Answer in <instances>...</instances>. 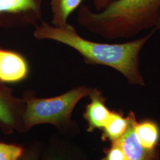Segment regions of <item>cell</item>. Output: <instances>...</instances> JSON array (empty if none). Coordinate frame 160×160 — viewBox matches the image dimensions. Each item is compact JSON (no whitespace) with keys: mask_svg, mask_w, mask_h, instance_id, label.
Here are the masks:
<instances>
[{"mask_svg":"<svg viewBox=\"0 0 160 160\" xmlns=\"http://www.w3.org/2000/svg\"><path fill=\"white\" fill-rule=\"evenodd\" d=\"M29 74V63L23 55L0 48L1 82L4 84L20 82Z\"/></svg>","mask_w":160,"mask_h":160,"instance_id":"cell-6","label":"cell"},{"mask_svg":"<svg viewBox=\"0 0 160 160\" xmlns=\"http://www.w3.org/2000/svg\"><path fill=\"white\" fill-rule=\"evenodd\" d=\"M42 0H0V28L38 25L42 20Z\"/></svg>","mask_w":160,"mask_h":160,"instance_id":"cell-4","label":"cell"},{"mask_svg":"<svg viewBox=\"0 0 160 160\" xmlns=\"http://www.w3.org/2000/svg\"><path fill=\"white\" fill-rule=\"evenodd\" d=\"M156 30L151 29L142 37L125 43H106L82 38L69 24L63 28H56L42 22L35 26L33 36L38 40H54L69 46L80 53L87 64L109 67L122 75L128 84L144 86L140 53Z\"/></svg>","mask_w":160,"mask_h":160,"instance_id":"cell-1","label":"cell"},{"mask_svg":"<svg viewBox=\"0 0 160 160\" xmlns=\"http://www.w3.org/2000/svg\"><path fill=\"white\" fill-rule=\"evenodd\" d=\"M84 0H51L52 26L63 28L68 24V19Z\"/></svg>","mask_w":160,"mask_h":160,"instance_id":"cell-9","label":"cell"},{"mask_svg":"<svg viewBox=\"0 0 160 160\" xmlns=\"http://www.w3.org/2000/svg\"><path fill=\"white\" fill-rule=\"evenodd\" d=\"M20 160H35V159H34V155H28L23 157V158H20Z\"/></svg>","mask_w":160,"mask_h":160,"instance_id":"cell-16","label":"cell"},{"mask_svg":"<svg viewBox=\"0 0 160 160\" xmlns=\"http://www.w3.org/2000/svg\"><path fill=\"white\" fill-rule=\"evenodd\" d=\"M135 132L143 147L149 151L155 149L160 139V129L154 122L145 120L135 124Z\"/></svg>","mask_w":160,"mask_h":160,"instance_id":"cell-10","label":"cell"},{"mask_svg":"<svg viewBox=\"0 0 160 160\" xmlns=\"http://www.w3.org/2000/svg\"><path fill=\"white\" fill-rule=\"evenodd\" d=\"M160 11V0H113L99 12L81 6L77 22L105 39H128L155 28Z\"/></svg>","mask_w":160,"mask_h":160,"instance_id":"cell-2","label":"cell"},{"mask_svg":"<svg viewBox=\"0 0 160 160\" xmlns=\"http://www.w3.org/2000/svg\"><path fill=\"white\" fill-rule=\"evenodd\" d=\"M155 28L157 29V30H159L160 31V11L159 14H158V17H157V22H156Z\"/></svg>","mask_w":160,"mask_h":160,"instance_id":"cell-15","label":"cell"},{"mask_svg":"<svg viewBox=\"0 0 160 160\" xmlns=\"http://www.w3.org/2000/svg\"><path fill=\"white\" fill-rule=\"evenodd\" d=\"M129 124V119L120 113L112 112L109 120L103 128L104 135L112 142L119 139L126 132Z\"/></svg>","mask_w":160,"mask_h":160,"instance_id":"cell-11","label":"cell"},{"mask_svg":"<svg viewBox=\"0 0 160 160\" xmlns=\"http://www.w3.org/2000/svg\"><path fill=\"white\" fill-rule=\"evenodd\" d=\"M128 117L129 124L127 131L119 139L116 141L122 149L126 160H158V155L155 149L148 150L139 142L135 132L134 127L137 120L134 113L131 112Z\"/></svg>","mask_w":160,"mask_h":160,"instance_id":"cell-7","label":"cell"},{"mask_svg":"<svg viewBox=\"0 0 160 160\" xmlns=\"http://www.w3.org/2000/svg\"><path fill=\"white\" fill-rule=\"evenodd\" d=\"M113 0H93L96 12L103 10Z\"/></svg>","mask_w":160,"mask_h":160,"instance_id":"cell-14","label":"cell"},{"mask_svg":"<svg viewBox=\"0 0 160 160\" xmlns=\"http://www.w3.org/2000/svg\"><path fill=\"white\" fill-rule=\"evenodd\" d=\"M25 109L23 98L16 97L11 88L0 81V127L6 133H11L23 126Z\"/></svg>","mask_w":160,"mask_h":160,"instance_id":"cell-5","label":"cell"},{"mask_svg":"<svg viewBox=\"0 0 160 160\" xmlns=\"http://www.w3.org/2000/svg\"><path fill=\"white\" fill-rule=\"evenodd\" d=\"M23 152L20 146L0 142V160H20Z\"/></svg>","mask_w":160,"mask_h":160,"instance_id":"cell-12","label":"cell"},{"mask_svg":"<svg viewBox=\"0 0 160 160\" xmlns=\"http://www.w3.org/2000/svg\"><path fill=\"white\" fill-rule=\"evenodd\" d=\"M91 102L86 106L84 117L91 129L103 128L112 111L106 106V98L97 88H92L89 95Z\"/></svg>","mask_w":160,"mask_h":160,"instance_id":"cell-8","label":"cell"},{"mask_svg":"<svg viewBox=\"0 0 160 160\" xmlns=\"http://www.w3.org/2000/svg\"><path fill=\"white\" fill-rule=\"evenodd\" d=\"M104 160H126L124 153L117 142H113Z\"/></svg>","mask_w":160,"mask_h":160,"instance_id":"cell-13","label":"cell"},{"mask_svg":"<svg viewBox=\"0 0 160 160\" xmlns=\"http://www.w3.org/2000/svg\"><path fill=\"white\" fill-rule=\"evenodd\" d=\"M92 89L87 86H78L60 96L45 98L26 92L23 98L25 103L23 127L28 129L39 124L60 125L68 122L77 104L89 96Z\"/></svg>","mask_w":160,"mask_h":160,"instance_id":"cell-3","label":"cell"}]
</instances>
